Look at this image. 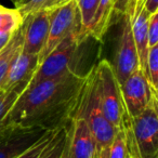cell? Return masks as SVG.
<instances>
[{
	"label": "cell",
	"mask_w": 158,
	"mask_h": 158,
	"mask_svg": "<svg viewBox=\"0 0 158 158\" xmlns=\"http://www.w3.org/2000/svg\"><path fill=\"white\" fill-rule=\"evenodd\" d=\"M149 14L142 8L139 14L132 20L131 28H132V36H133L134 44L136 48L138 53L139 65L140 69L147 78V70H146V63H147V54H148V39H147V25H148Z\"/></svg>",
	"instance_id": "obj_13"
},
{
	"label": "cell",
	"mask_w": 158,
	"mask_h": 158,
	"mask_svg": "<svg viewBox=\"0 0 158 158\" xmlns=\"http://www.w3.org/2000/svg\"><path fill=\"white\" fill-rule=\"evenodd\" d=\"M11 34H8V33H3V31H0V51L2 50L8 44H9L10 39L12 38Z\"/></svg>",
	"instance_id": "obj_28"
},
{
	"label": "cell",
	"mask_w": 158,
	"mask_h": 158,
	"mask_svg": "<svg viewBox=\"0 0 158 158\" xmlns=\"http://www.w3.org/2000/svg\"><path fill=\"white\" fill-rule=\"evenodd\" d=\"M93 67L98 97L104 116L116 129L120 130L125 116V106L113 64L107 60H102Z\"/></svg>",
	"instance_id": "obj_3"
},
{
	"label": "cell",
	"mask_w": 158,
	"mask_h": 158,
	"mask_svg": "<svg viewBox=\"0 0 158 158\" xmlns=\"http://www.w3.org/2000/svg\"><path fill=\"white\" fill-rule=\"evenodd\" d=\"M67 123L56 130L39 158H63L66 146Z\"/></svg>",
	"instance_id": "obj_18"
},
{
	"label": "cell",
	"mask_w": 158,
	"mask_h": 158,
	"mask_svg": "<svg viewBox=\"0 0 158 158\" xmlns=\"http://www.w3.org/2000/svg\"><path fill=\"white\" fill-rule=\"evenodd\" d=\"M24 18L18 9H9L0 5V31L13 35L23 24Z\"/></svg>",
	"instance_id": "obj_19"
},
{
	"label": "cell",
	"mask_w": 158,
	"mask_h": 158,
	"mask_svg": "<svg viewBox=\"0 0 158 158\" xmlns=\"http://www.w3.org/2000/svg\"><path fill=\"white\" fill-rule=\"evenodd\" d=\"M143 9H144L149 15L158 12V0H144V2H143Z\"/></svg>",
	"instance_id": "obj_27"
},
{
	"label": "cell",
	"mask_w": 158,
	"mask_h": 158,
	"mask_svg": "<svg viewBox=\"0 0 158 158\" xmlns=\"http://www.w3.org/2000/svg\"><path fill=\"white\" fill-rule=\"evenodd\" d=\"M85 41L86 40L79 34H73L64 39L42 60L26 88L35 86L48 78L62 75L68 70L76 69L78 51Z\"/></svg>",
	"instance_id": "obj_5"
},
{
	"label": "cell",
	"mask_w": 158,
	"mask_h": 158,
	"mask_svg": "<svg viewBox=\"0 0 158 158\" xmlns=\"http://www.w3.org/2000/svg\"><path fill=\"white\" fill-rule=\"evenodd\" d=\"M67 1H69V0H56V1H55V3H54V7H53V8L57 7V6H61V5H63V3L67 2Z\"/></svg>",
	"instance_id": "obj_29"
},
{
	"label": "cell",
	"mask_w": 158,
	"mask_h": 158,
	"mask_svg": "<svg viewBox=\"0 0 158 158\" xmlns=\"http://www.w3.org/2000/svg\"><path fill=\"white\" fill-rule=\"evenodd\" d=\"M157 106L158 99H155L135 117L130 118L125 112L123 127L131 132L140 158H158Z\"/></svg>",
	"instance_id": "obj_4"
},
{
	"label": "cell",
	"mask_w": 158,
	"mask_h": 158,
	"mask_svg": "<svg viewBox=\"0 0 158 158\" xmlns=\"http://www.w3.org/2000/svg\"><path fill=\"white\" fill-rule=\"evenodd\" d=\"M130 0H114V14L123 16L127 12Z\"/></svg>",
	"instance_id": "obj_26"
},
{
	"label": "cell",
	"mask_w": 158,
	"mask_h": 158,
	"mask_svg": "<svg viewBox=\"0 0 158 158\" xmlns=\"http://www.w3.org/2000/svg\"><path fill=\"white\" fill-rule=\"evenodd\" d=\"M143 2L144 0H130L129 6H128L127 12L125 14H128L131 19V22L134 18L139 14V12L142 10L143 8Z\"/></svg>",
	"instance_id": "obj_25"
},
{
	"label": "cell",
	"mask_w": 158,
	"mask_h": 158,
	"mask_svg": "<svg viewBox=\"0 0 158 158\" xmlns=\"http://www.w3.org/2000/svg\"><path fill=\"white\" fill-rule=\"evenodd\" d=\"M121 18L123 20H121L120 33L115 53V63L113 65L119 86H121L126 81V79L130 75L133 74L135 70L140 69L138 53L132 36L131 19L128 14H123Z\"/></svg>",
	"instance_id": "obj_7"
},
{
	"label": "cell",
	"mask_w": 158,
	"mask_h": 158,
	"mask_svg": "<svg viewBox=\"0 0 158 158\" xmlns=\"http://www.w3.org/2000/svg\"><path fill=\"white\" fill-rule=\"evenodd\" d=\"M27 85H28V82H21L16 86L12 87L10 90H0V139H2L9 132L12 131L6 127L5 118L16 102L18 98L26 89Z\"/></svg>",
	"instance_id": "obj_16"
},
{
	"label": "cell",
	"mask_w": 158,
	"mask_h": 158,
	"mask_svg": "<svg viewBox=\"0 0 158 158\" xmlns=\"http://www.w3.org/2000/svg\"><path fill=\"white\" fill-rule=\"evenodd\" d=\"M63 158H97V144L86 119L75 110L67 123Z\"/></svg>",
	"instance_id": "obj_9"
},
{
	"label": "cell",
	"mask_w": 158,
	"mask_h": 158,
	"mask_svg": "<svg viewBox=\"0 0 158 158\" xmlns=\"http://www.w3.org/2000/svg\"><path fill=\"white\" fill-rule=\"evenodd\" d=\"M119 87L125 110L130 118L142 113L158 95V92L152 88L141 69L130 75Z\"/></svg>",
	"instance_id": "obj_8"
},
{
	"label": "cell",
	"mask_w": 158,
	"mask_h": 158,
	"mask_svg": "<svg viewBox=\"0 0 158 158\" xmlns=\"http://www.w3.org/2000/svg\"><path fill=\"white\" fill-rule=\"evenodd\" d=\"M85 80L86 75L72 69L26 88L6 116V127L57 130L74 115Z\"/></svg>",
	"instance_id": "obj_1"
},
{
	"label": "cell",
	"mask_w": 158,
	"mask_h": 158,
	"mask_svg": "<svg viewBox=\"0 0 158 158\" xmlns=\"http://www.w3.org/2000/svg\"><path fill=\"white\" fill-rule=\"evenodd\" d=\"M73 34H79L82 37L80 16L76 0H69L63 5L52 8L48 39L40 54V63L57 44Z\"/></svg>",
	"instance_id": "obj_6"
},
{
	"label": "cell",
	"mask_w": 158,
	"mask_h": 158,
	"mask_svg": "<svg viewBox=\"0 0 158 158\" xmlns=\"http://www.w3.org/2000/svg\"><path fill=\"white\" fill-rule=\"evenodd\" d=\"M77 8L80 16V24H81V34L85 39L90 37V31L93 24L95 13H97L99 0H76Z\"/></svg>",
	"instance_id": "obj_17"
},
{
	"label": "cell",
	"mask_w": 158,
	"mask_h": 158,
	"mask_svg": "<svg viewBox=\"0 0 158 158\" xmlns=\"http://www.w3.org/2000/svg\"><path fill=\"white\" fill-rule=\"evenodd\" d=\"M39 64V55L27 54V53L21 51L12 62L7 76L0 86V90H10L12 87L16 86L21 82H28L29 84Z\"/></svg>",
	"instance_id": "obj_12"
},
{
	"label": "cell",
	"mask_w": 158,
	"mask_h": 158,
	"mask_svg": "<svg viewBox=\"0 0 158 158\" xmlns=\"http://www.w3.org/2000/svg\"><path fill=\"white\" fill-rule=\"evenodd\" d=\"M56 131V130H55ZM55 131H50L46 134L44 136H42L37 143L33 145L31 147H29L27 151H25L24 153H22L21 155H19L15 158H39V156L41 155V153L44 152V149L47 147V145L49 144L51 138L53 136Z\"/></svg>",
	"instance_id": "obj_23"
},
{
	"label": "cell",
	"mask_w": 158,
	"mask_h": 158,
	"mask_svg": "<svg viewBox=\"0 0 158 158\" xmlns=\"http://www.w3.org/2000/svg\"><path fill=\"white\" fill-rule=\"evenodd\" d=\"M147 39L148 48L158 44V12L149 15L147 25Z\"/></svg>",
	"instance_id": "obj_24"
},
{
	"label": "cell",
	"mask_w": 158,
	"mask_h": 158,
	"mask_svg": "<svg viewBox=\"0 0 158 158\" xmlns=\"http://www.w3.org/2000/svg\"><path fill=\"white\" fill-rule=\"evenodd\" d=\"M76 112L86 119L90 128L97 144V158H104L119 130L116 129L104 116L97 92L94 67L86 74V80Z\"/></svg>",
	"instance_id": "obj_2"
},
{
	"label": "cell",
	"mask_w": 158,
	"mask_h": 158,
	"mask_svg": "<svg viewBox=\"0 0 158 158\" xmlns=\"http://www.w3.org/2000/svg\"><path fill=\"white\" fill-rule=\"evenodd\" d=\"M104 158H130L126 134L123 129H120L117 132L116 136H115L112 144L110 145L107 154Z\"/></svg>",
	"instance_id": "obj_22"
},
{
	"label": "cell",
	"mask_w": 158,
	"mask_h": 158,
	"mask_svg": "<svg viewBox=\"0 0 158 158\" xmlns=\"http://www.w3.org/2000/svg\"><path fill=\"white\" fill-rule=\"evenodd\" d=\"M13 1H14V5H15V3H18L19 1H21V0H13Z\"/></svg>",
	"instance_id": "obj_30"
},
{
	"label": "cell",
	"mask_w": 158,
	"mask_h": 158,
	"mask_svg": "<svg viewBox=\"0 0 158 158\" xmlns=\"http://www.w3.org/2000/svg\"><path fill=\"white\" fill-rule=\"evenodd\" d=\"M52 9L39 10L24 18L22 52L27 54H41L50 28V18Z\"/></svg>",
	"instance_id": "obj_10"
},
{
	"label": "cell",
	"mask_w": 158,
	"mask_h": 158,
	"mask_svg": "<svg viewBox=\"0 0 158 158\" xmlns=\"http://www.w3.org/2000/svg\"><path fill=\"white\" fill-rule=\"evenodd\" d=\"M56 0H21L15 3V8L20 11L23 18L39 10L52 9Z\"/></svg>",
	"instance_id": "obj_20"
},
{
	"label": "cell",
	"mask_w": 158,
	"mask_h": 158,
	"mask_svg": "<svg viewBox=\"0 0 158 158\" xmlns=\"http://www.w3.org/2000/svg\"><path fill=\"white\" fill-rule=\"evenodd\" d=\"M23 28L22 26L13 34L9 44L0 51V86L2 84L13 60L22 51Z\"/></svg>",
	"instance_id": "obj_15"
},
{
	"label": "cell",
	"mask_w": 158,
	"mask_h": 158,
	"mask_svg": "<svg viewBox=\"0 0 158 158\" xmlns=\"http://www.w3.org/2000/svg\"><path fill=\"white\" fill-rule=\"evenodd\" d=\"M113 15H114V0H99V6L89 36L98 41H101L108 27L112 24Z\"/></svg>",
	"instance_id": "obj_14"
},
{
	"label": "cell",
	"mask_w": 158,
	"mask_h": 158,
	"mask_svg": "<svg viewBox=\"0 0 158 158\" xmlns=\"http://www.w3.org/2000/svg\"><path fill=\"white\" fill-rule=\"evenodd\" d=\"M48 132L42 129H13L0 139V158L18 157Z\"/></svg>",
	"instance_id": "obj_11"
},
{
	"label": "cell",
	"mask_w": 158,
	"mask_h": 158,
	"mask_svg": "<svg viewBox=\"0 0 158 158\" xmlns=\"http://www.w3.org/2000/svg\"><path fill=\"white\" fill-rule=\"evenodd\" d=\"M147 78L152 88L158 92V44L149 48L147 54Z\"/></svg>",
	"instance_id": "obj_21"
}]
</instances>
